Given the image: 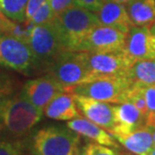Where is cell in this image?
I'll use <instances>...</instances> for the list:
<instances>
[{
	"label": "cell",
	"mask_w": 155,
	"mask_h": 155,
	"mask_svg": "<svg viewBox=\"0 0 155 155\" xmlns=\"http://www.w3.org/2000/svg\"><path fill=\"white\" fill-rule=\"evenodd\" d=\"M89 155H119L112 147L99 143H87Z\"/></svg>",
	"instance_id": "cb8c5ba5"
},
{
	"label": "cell",
	"mask_w": 155,
	"mask_h": 155,
	"mask_svg": "<svg viewBox=\"0 0 155 155\" xmlns=\"http://www.w3.org/2000/svg\"><path fill=\"white\" fill-rule=\"evenodd\" d=\"M138 84H139L141 90L143 92L148 108V115L146 117V120H145V124L148 125V126H152L155 123V86L141 83Z\"/></svg>",
	"instance_id": "44dd1931"
},
{
	"label": "cell",
	"mask_w": 155,
	"mask_h": 155,
	"mask_svg": "<svg viewBox=\"0 0 155 155\" xmlns=\"http://www.w3.org/2000/svg\"><path fill=\"white\" fill-rule=\"evenodd\" d=\"M48 0H28L27 5H26L25 10V23H27L30 18L33 16V14L36 12V10L44 5Z\"/></svg>",
	"instance_id": "4316f807"
},
{
	"label": "cell",
	"mask_w": 155,
	"mask_h": 155,
	"mask_svg": "<svg viewBox=\"0 0 155 155\" xmlns=\"http://www.w3.org/2000/svg\"><path fill=\"white\" fill-rule=\"evenodd\" d=\"M67 126L74 130L75 132L80 134L81 136L93 140L96 143L112 148H119V145H118L119 142L115 139L111 132L86 117L80 116L68 121Z\"/></svg>",
	"instance_id": "9a60e30c"
},
{
	"label": "cell",
	"mask_w": 155,
	"mask_h": 155,
	"mask_svg": "<svg viewBox=\"0 0 155 155\" xmlns=\"http://www.w3.org/2000/svg\"><path fill=\"white\" fill-rule=\"evenodd\" d=\"M105 0H75V5L92 12H98Z\"/></svg>",
	"instance_id": "484cf974"
},
{
	"label": "cell",
	"mask_w": 155,
	"mask_h": 155,
	"mask_svg": "<svg viewBox=\"0 0 155 155\" xmlns=\"http://www.w3.org/2000/svg\"><path fill=\"white\" fill-rule=\"evenodd\" d=\"M42 114L44 110L34 106L22 92L8 95L0 102V130L17 140L30 132Z\"/></svg>",
	"instance_id": "6da1fadb"
},
{
	"label": "cell",
	"mask_w": 155,
	"mask_h": 155,
	"mask_svg": "<svg viewBox=\"0 0 155 155\" xmlns=\"http://www.w3.org/2000/svg\"><path fill=\"white\" fill-rule=\"evenodd\" d=\"M75 99L79 110L84 117L107 129L109 132L113 129L115 125L113 103L76 94Z\"/></svg>",
	"instance_id": "7c38bea8"
},
{
	"label": "cell",
	"mask_w": 155,
	"mask_h": 155,
	"mask_svg": "<svg viewBox=\"0 0 155 155\" xmlns=\"http://www.w3.org/2000/svg\"><path fill=\"white\" fill-rule=\"evenodd\" d=\"M133 82L155 86V60L137 61L127 72Z\"/></svg>",
	"instance_id": "d6986e66"
},
{
	"label": "cell",
	"mask_w": 155,
	"mask_h": 155,
	"mask_svg": "<svg viewBox=\"0 0 155 155\" xmlns=\"http://www.w3.org/2000/svg\"><path fill=\"white\" fill-rule=\"evenodd\" d=\"M132 84L133 81L128 77V75L100 76L91 81L79 84L68 91L76 95L118 104L125 102V95Z\"/></svg>",
	"instance_id": "5b68a950"
},
{
	"label": "cell",
	"mask_w": 155,
	"mask_h": 155,
	"mask_svg": "<svg viewBox=\"0 0 155 155\" xmlns=\"http://www.w3.org/2000/svg\"><path fill=\"white\" fill-rule=\"evenodd\" d=\"M48 71L67 91L96 78L86 63L83 51L62 50L49 65Z\"/></svg>",
	"instance_id": "277c9868"
},
{
	"label": "cell",
	"mask_w": 155,
	"mask_h": 155,
	"mask_svg": "<svg viewBox=\"0 0 155 155\" xmlns=\"http://www.w3.org/2000/svg\"><path fill=\"white\" fill-rule=\"evenodd\" d=\"M5 33V29H4V24H3V20L0 16V36H2Z\"/></svg>",
	"instance_id": "f546056e"
},
{
	"label": "cell",
	"mask_w": 155,
	"mask_h": 155,
	"mask_svg": "<svg viewBox=\"0 0 155 155\" xmlns=\"http://www.w3.org/2000/svg\"><path fill=\"white\" fill-rule=\"evenodd\" d=\"M96 14L101 25L118 29L126 34H128L133 25L127 12L126 5L113 0H105Z\"/></svg>",
	"instance_id": "5bb4252c"
},
{
	"label": "cell",
	"mask_w": 155,
	"mask_h": 155,
	"mask_svg": "<svg viewBox=\"0 0 155 155\" xmlns=\"http://www.w3.org/2000/svg\"><path fill=\"white\" fill-rule=\"evenodd\" d=\"M150 30H151V32H152V34L155 36V21L151 24V26H150Z\"/></svg>",
	"instance_id": "4dcf8cb0"
},
{
	"label": "cell",
	"mask_w": 155,
	"mask_h": 155,
	"mask_svg": "<svg viewBox=\"0 0 155 155\" xmlns=\"http://www.w3.org/2000/svg\"><path fill=\"white\" fill-rule=\"evenodd\" d=\"M0 155H24L21 142L15 139H0Z\"/></svg>",
	"instance_id": "603a6c76"
},
{
	"label": "cell",
	"mask_w": 155,
	"mask_h": 155,
	"mask_svg": "<svg viewBox=\"0 0 155 155\" xmlns=\"http://www.w3.org/2000/svg\"><path fill=\"white\" fill-rule=\"evenodd\" d=\"M65 91H67L65 88L57 79L51 74H47L28 80L24 84L21 92L34 106L44 110L57 95Z\"/></svg>",
	"instance_id": "8fae6325"
},
{
	"label": "cell",
	"mask_w": 155,
	"mask_h": 155,
	"mask_svg": "<svg viewBox=\"0 0 155 155\" xmlns=\"http://www.w3.org/2000/svg\"><path fill=\"white\" fill-rule=\"evenodd\" d=\"M125 5L133 25L151 26L155 21V0H131Z\"/></svg>",
	"instance_id": "ac0fdd59"
},
{
	"label": "cell",
	"mask_w": 155,
	"mask_h": 155,
	"mask_svg": "<svg viewBox=\"0 0 155 155\" xmlns=\"http://www.w3.org/2000/svg\"><path fill=\"white\" fill-rule=\"evenodd\" d=\"M81 144V135L64 126L41 128L31 137L32 155H74Z\"/></svg>",
	"instance_id": "3957f363"
},
{
	"label": "cell",
	"mask_w": 155,
	"mask_h": 155,
	"mask_svg": "<svg viewBox=\"0 0 155 155\" xmlns=\"http://www.w3.org/2000/svg\"><path fill=\"white\" fill-rule=\"evenodd\" d=\"M9 93H10V88L8 86L7 81H5L4 79L0 78V102H1L3 98L8 96Z\"/></svg>",
	"instance_id": "83f0119b"
},
{
	"label": "cell",
	"mask_w": 155,
	"mask_h": 155,
	"mask_svg": "<svg viewBox=\"0 0 155 155\" xmlns=\"http://www.w3.org/2000/svg\"><path fill=\"white\" fill-rule=\"evenodd\" d=\"M54 24L64 49L77 51L89 32L100 24V22L95 12L72 5L55 16Z\"/></svg>",
	"instance_id": "7a4b0ae2"
},
{
	"label": "cell",
	"mask_w": 155,
	"mask_h": 155,
	"mask_svg": "<svg viewBox=\"0 0 155 155\" xmlns=\"http://www.w3.org/2000/svg\"><path fill=\"white\" fill-rule=\"evenodd\" d=\"M36 61V67L48 70L55 57L64 49L54 21L41 25H30L26 39Z\"/></svg>",
	"instance_id": "8992f818"
},
{
	"label": "cell",
	"mask_w": 155,
	"mask_h": 155,
	"mask_svg": "<svg viewBox=\"0 0 155 155\" xmlns=\"http://www.w3.org/2000/svg\"><path fill=\"white\" fill-rule=\"evenodd\" d=\"M44 114L54 120L70 121L81 116L75 94L70 91L62 92L44 107Z\"/></svg>",
	"instance_id": "2e32d148"
},
{
	"label": "cell",
	"mask_w": 155,
	"mask_h": 155,
	"mask_svg": "<svg viewBox=\"0 0 155 155\" xmlns=\"http://www.w3.org/2000/svg\"><path fill=\"white\" fill-rule=\"evenodd\" d=\"M127 34L118 29L99 24L89 32L77 51L111 52L122 50L125 46Z\"/></svg>",
	"instance_id": "9c48e42d"
},
{
	"label": "cell",
	"mask_w": 155,
	"mask_h": 155,
	"mask_svg": "<svg viewBox=\"0 0 155 155\" xmlns=\"http://www.w3.org/2000/svg\"><path fill=\"white\" fill-rule=\"evenodd\" d=\"M55 16L75 5V0H48Z\"/></svg>",
	"instance_id": "d4e9b609"
},
{
	"label": "cell",
	"mask_w": 155,
	"mask_h": 155,
	"mask_svg": "<svg viewBox=\"0 0 155 155\" xmlns=\"http://www.w3.org/2000/svg\"><path fill=\"white\" fill-rule=\"evenodd\" d=\"M124 51L133 64L137 61L155 60V36L150 26L132 25L127 34Z\"/></svg>",
	"instance_id": "30bf717a"
},
{
	"label": "cell",
	"mask_w": 155,
	"mask_h": 155,
	"mask_svg": "<svg viewBox=\"0 0 155 155\" xmlns=\"http://www.w3.org/2000/svg\"><path fill=\"white\" fill-rule=\"evenodd\" d=\"M0 66L28 73L36 68V61L25 40L4 33L0 36Z\"/></svg>",
	"instance_id": "52a82bcc"
},
{
	"label": "cell",
	"mask_w": 155,
	"mask_h": 155,
	"mask_svg": "<svg viewBox=\"0 0 155 155\" xmlns=\"http://www.w3.org/2000/svg\"><path fill=\"white\" fill-rule=\"evenodd\" d=\"M151 127V130H152V134H153V140H154V144H155V123L152 125V126H149Z\"/></svg>",
	"instance_id": "1f68e13d"
},
{
	"label": "cell",
	"mask_w": 155,
	"mask_h": 155,
	"mask_svg": "<svg viewBox=\"0 0 155 155\" xmlns=\"http://www.w3.org/2000/svg\"><path fill=\"white\" fill-rule=\"evenodd\" d=\"M113 1H117V2H120V3H123V4H126L131 0H113Z\"/></svg>",
	"instance_id": "d6a6232c"
},
{
	"label": "cell",
	"mask_w": 155,
	"mask_h": 155,
	"mask_svg": "<svg viewBox=\"0 0 155 155\" xmlns=\"http://www.w3.org/2000/svg\"><path fill=\"white\" fill-rule=\"evenodd\" d=\"M74 155H89L87 144L84 145V146H80V147H79Z\"/></svg>",
	"instance_id": "f1b7e54d"
},
{
	"label": "cell",
	"mask_w": 155,
	"mask_h": 155,
	"mask_svg": "<svg viewBox=\"0 0 155 155\" xmlns=\"http://www.w3.org/2000/svg\"><path fill=\"white\" fill-rule=\"evenodd\" d=\"M55 17L54 10H52L51 3L48 0L44 5H41L36 12L33 14V16L30 18L27 23L25 24H30V25H41V24H47L51 21H54Z\"/></svg>",
	"instance_id": "7402d4cb"
},
{
	"label": "cell",
	"mask_w": 155,
	"mask_h": 155,
	"mask_svg": "<svg viewBox=\"0 0 155 155\" xmlns=\"http://www.w3.org/2000/svg\"><path fill=\"white\" fill-rule=\"evenodd\" d=\"M84 57L89 69L95 75L100 76H117L127 75L129 68L133 65L124 48L111 52H85Z\"/></svg>",
	"instance_id": "ba28073f"
},
{
	"label": "cell",
	"mask_w": 155,
	"mask_h": 155,
	"mask_svg": "<svg viewBox=\"0 0 155 155\" xmlns=\"http://www.w3.org/2000/svg\"><path fill=\"white\" fill-rule=\"evenodd\" d=\"M148 155H155V146L150 150V152L148 153Z\"/></svg>",
	"instance_id": "836d02e7"
},
{
	"label": "cell",
	"mask_w": 155,
	"mask_h": 155,
	"mask_svg": "<svg viewBox=\"0 0 155 155\" xmlns=\"http://www.w3.org/2000/svg\"><path fill=\"white\" fill-rule=\"evenodd\" d=\"M114 120L115 125L110 131L112 135L129 134L145 125V117L129 101L114 104Z\"/></svg>",
	"instance_id": "4fadbf2b"
},
{
	"label": "cell",
	"mask_w": 155,
	"mask_h": 155,
	"mask_svg": "<svg viewBox=\"0 0 155 155\" xmlns=\"http://www.w3.org/2000/svg\"><path fill=\"white\" fill-rule=\"evenodd\" d=\"M28 0H0V14L9 20L25 23V10Z\"/></svg>",
	"instance_id": "ffe728a7"
},
{
	"label": "cell",
	"mask_w": 155,
	"mask_h": 155,
	"mask_svg": "<svg viewBox=\"0 0 155 155\" xmlns=\"http://www.w3.org/2000/svg\"><path fill=\"white\" fill-rule=\"evenodd\" d=\"M118 142L135 155H148L155 146L151 127L143 125L129 134L113 135Z\"/></svg>",
	"instance_id": "e0dca14e"
}]
</instances>
